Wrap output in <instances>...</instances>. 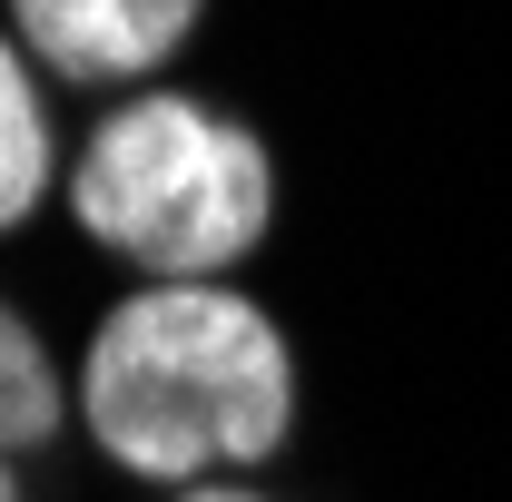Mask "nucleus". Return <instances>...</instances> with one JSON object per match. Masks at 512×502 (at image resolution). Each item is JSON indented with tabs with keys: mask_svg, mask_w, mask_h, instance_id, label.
Returning a JSON list of instances; mask_svg holds the SVG:
<instances>
[{
	"mask_svg": "<svg viewBox=\"0 0 512 502\" xmlns=\"http://www.w3.org/2000/svg\"><path fill=\"white\" fill-rule=\"evenodd\" d=\"M69 217L128 276H237L276 227V158L188 89H138L79 138Z\"/></svg>",
	"mask_w": 512,
	"mask_h": 502,
	"instance_id": "obj_2",
	"label": "nucleus"
},
{
	"mask_svg": "<svg viewBox=\"0 0 512 502\" xmlns=\"http://www.w3.org/2000/svg\"><path fill=\"white\" fill-rule=\"evenodd\" d=\"M0 502H30V483H20V463L0 453Z\"/></svg>",
	"mask_w": 512,
	"mask_h": 502,
	"instance_id": "obj_7",
	"label": "nucleus"
},
{
	"mask_svg": "<svg viewBox=\"0 0 512 502\" xmlns=\"http://www.w3.org/2000/svg\"><path fill=\"white\" fill-rule=\"evenodd\" d=\"M158 502H276V493H256V483H188V493H158Z\"/></svg>",
	"mask_w": 512,
	"mask_h": 502,
	"instance_id": "obj_6",
	"label": "nucleus"
},
{
	"mask_svg": "<svg viewBox=\"0 0 512 502\" xmlns=\"http://www.w3.org/2000/svg\"><path fill=\"white\" fill-rule=\"evenodd\" d=\"M296 345L227 276H138L79 345V434L89 453L188 493L266 473L296 443Z\"/></svg>",
	"mask_w": 512,
	"mask_h": 502,
	"instance_id": "obj_1",
	"label": "nucleus"
},
{
	"mask_svg": "<svg viewBox=\"0 0 512 502\" xmlns=\"http://www.w3.org/2000/svg\"><path fill=\"white\" fill-rule=\"evenodd\" d=\"M30 50L20 40H0V237L10 227H30L40 217V197L60 188V128H50V99H40V79H30Z\"/></svg>",
	"mask_w": 512,
	"mask_h": 502,
	"instance_id": "obj_5",
	"label": "nucleus"
},
{
	"mask_svg": "<svg viewBox=\"0 0 512 502\" xmlns=\"http://www.w3.org/2000/svg\"><path fill=\"white\" fill-rule=\"evenodd\" d=\"M69 424H79V375L50 355V335L0 296V453L30 463V453H50Z\"/></svg>",
	"mask_w": 512,
	"mask_h": 502,
	"instance_id": "obj_4",
	"label": "nucleus"
},
{
	"mask_svg": "<svg viewBox=\"0 0 512 502\" xmlns=\"http://www.w3.org/2000/svg\"><path fill=\"white\" fill-rule=\"evenodd\" d=\"M207 0H10V40L69 89H138L178 60Z\"/></svg>",
	"mask_w": 512,
	"mask_h": 502,
	"instance_id": "obj_3",
	"label": "nucleus"
}]
</instances>
